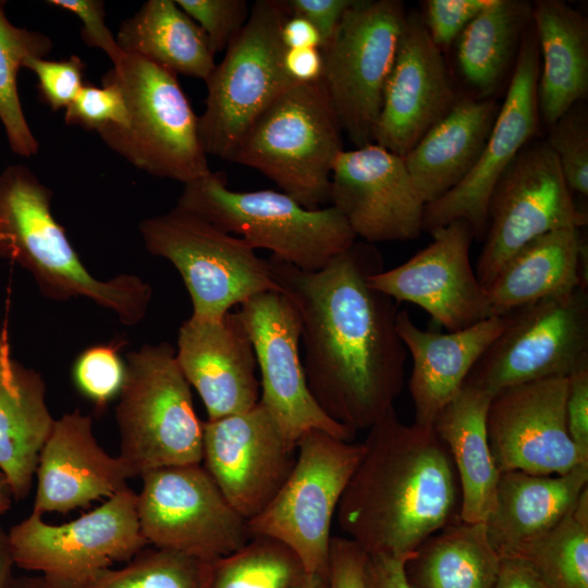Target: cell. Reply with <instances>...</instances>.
Returning a JSON list of instances; mask_svg holds the SVG:
<instances>
[{
  "label": "cell",
  "instance_id": "cell-1",
  "mask_svg": "<svg viewBox=\"0 0 588 588\" xmlns=\"http://www.w3.org/2000/svg\"><path fill=\"white\" fill-rule=\"evenodd\" d=\"M268 261L299 317L314 400L335 422L355 432L369 429L394 408L407 354L396 330V302L369 283L384 270L381 253L356 240L318 271L272 256Z\"/></svg>",
  "mask_w": 588,
  "mask_h": 588
},
{
  "label": "cell",
  "instance_id": "cell-2",
  "mask_svg": "<svg viewBox=\"0 0 588 588\" xmlns=\"http://www.w3.org/2000/svg\"><path fill=\"white\" fill-rule=\"evenodd\" d=\"M368 430L336 522L367 554L412 559L427 538L461 520L452 458L432 427L406 425L394 408Z\"/></svg>",
  "mask_w": 588,
  "mask_h": 588
},
{
  "label": "cell",
  "instance_id": "cell-3",
  "mask_svg": "<svg viewBox=\"0 0 588 588\" xmlns=\"http://www.w3.org/2000/svg\"><path fill=\"white\" fill-rule=\"evenodd\" d=\"M51 191L24 166L0 174V257L19 264L48 297H85L127 326L142 321L152 290L140 278H95L83 265L51 212Z\"/></svg>",
  "mask_w": 588,
  "mask_h": 588
},
{
  "label": "cell",
  "instance_id": "cell-4",
  "mask_svg": "<svg viewBox=\"0 0 588 588\" xmlns=\"http://www.w3.org/2000/svg\"><path fill=\"white\" fill-rule=\"evenodd\" d=\"M176 207L304 271H318L356 240L332 206L307 209L282 192H236L222 173L184 184Z\"/></svg>",
  "mask_w": 588,
  "mask_h": 588
},
{
  "label": "cell",
  "instance_id": "cell-5",
  "mask_svg": "<svg viewBox=\"0 0 588 588\" xmlns=\"http://www.w3.org/2000/svg\"><path fill=\"white\" fill-rule=\"evenodd\" d=\"M342 128L322 79L294 84L258 117L232 162L253 168L307 209L330 200Z\"/></svg>",
  "mask_w": 588,
  "mask_h": 588
},
{
  "label": "cell",
  "instance_id": "cell-6",
  "mask_svg": "<svg viewBox=\"0 0 588 588\" xmlns=\"http://www.w3.org/2000/svg\"><path fill=\"white\" fill-rule=\"evenodd\" d=\"M102 79L119 86L127 109L124 126L97 132L109 148L151 175L184 184L211 172L198 117L175 74L124 53Z\"/></svg>",
  "mask_w": 588,
  "mask_h": 588
},
{
  "label": "cell",
  "instance_id": "cell-7",
  "mask_svg": "<svg viewBox=\"0 0 588 588\" xmlns=\"http://www.w3.org/2000/svg\"><path fill=\"white\" fill-rule=\"evenodd\" d=\"M115 418L119 456L134 477L161 467L201 464L204 422L171 344H145L127 355Z\"/></svg>",
  "mask_w": 588,
  "mask_h": 588
},
{
  "label": "cell",
  "instance_id": "cell-8",
  "mask_svg": "<svg viewBox=\"0 0 588 588\" xmlns=\"http://www.w3.org/2000/svg\"><path fill=\"white\" fill-rule=\"evenodd\" d=\"M289 13L281 0H258L225 48L207 86L199 135L208 155L231 161L258 117L286 88L296 84L285 73L281 27Z\"/></svg>",
  "mask_w": 588,
  "mask_h": 588
},
{
  "label": "cell",
  "instance_id": "cell-9",
  "mask_svg": "<svg viewBox=\"0 0 588 588\" xmlns=\"http://www.w3.org/2000/svg\"><path fill=\"white\" fill-rule=\"evenodd\" d=\"M146 249L169 260L181 274L198 319H219L250 297L278 291L268 259L243 238L174 207L144 220Z\"/></svg>",
  "mask_w": 588,
  "mask_h": 588
},
{
  "label": "cell",
  "instance_id": "cell-10",
  "mask_svg": "<svg viewBox=\"0 0 588 588\" xmlns=\"http://www.w3.org/2000/svg\"><path fill=\"white\" fill-rule=\"evenodd\" d=\"M364 452L362 443L308 430L297 441V455L287 479L255 517L253 536H267L289 547L306 574L324 576L331 525L338 505Z\"/></svg>",
  "mask_w": 588,
  "mask_h": 588
},
{
  "label": "cell",
  "instance_id": "cell-11",
  "mask_svg": "<svg viewBox=\"0 0 588 588\" xmlns=\"http://www.w3.org/2000/svg\"><path fill=\"white\" fill-rule=\"evenodd\" d=\"M405 16L397 0H354L321 48V79L342 132L356 148L375 143Z\"/></svg>",
  "mask_w": 588,
  "mask_h": 588
},
{
  "label": "cell",
  "instance_id": "cell-12",
  "mask_svg": "<svg viewBox=\"0 0 588 588\" xmlns=\"http://www.w3.org/2000/svg\"><path fill=\"white\" fill-rule=\"evenodd\" d=\"M507 322L465 384L492 397L535 380L568 377L588 367V290L543 298L506 314Z\"/></svg>",
  "mask_w": 588,
  "mask_h": 588
},
{
  "label": "cell",
  "instance_id": "cell-13",
  "mask_svg": "<svg viewBox=\"0 0 588 588\" xmlns=\"http://www.w3.org/2000/svg\"><path fill=\"white\" fill-rule=\"evenodd\" d=\"M140 477L136 509L148 544L212 563L253 537L248 520L200 464L161 467Z\"/></svg>",
  "mask_w": 588,
  "mask_h": 588
},
{
  "label": "cell",
  "instance_id": "cell-14",
  "mask_svg": "<svg viewBox=\"0 0 588 588\" xmlns=\"http://www.w3.org/2000/svg\"><path fill=\"white\" fill-rule=\"evenodd\" d=\"M587 222V212L576 206L547 140L529 142L492 193L475 269L479 282L487 289L501 267L532 240Z\"/></svg>",
  "mask_w": 588,
  "mask_h": 588
},
{
  "label": "cell",
  "instance_id": "cell-15",
  "mask_svg": "<svg viewBox=\"0 0 588 588\" xmlns=\"http://www.w3.org/2000/svg\"><path fill=\"white\" fill-rule=\"evenodd\" d=\"M15 566L50 579H72L133 559L145 549L136 493L130 488L62 525L33 513L8 532Z\"/></svg>",
  "mask_w": 588,
  "mask_h": 588
},
{
  "label": "cell",
  "instance_id": "cell-16",
  "mask_svg": "<svg viewBox=\"0 0 588 588\" xmlns=\"http://www.w3.org/2000/svg\"><path fill=\"white\" fill-rule=\"evenodd\" d=\"M539 69V49L531 22L524 34L505 98L476 164L454 188L425 205L422 232L430 234L462 220L470 226L474 238L483 241L492 193L538 130Z\"/></svg>",
  "mask_w": 588,
  "mask_h": 588
},
{
  "label": "cell",
  "instance_id": "cell-17",
  "mask_svg": "<svg viewBox=\"0 0 588 588\" xmlns=\"http://www.w3.org/2000/svg\"><path fill=\"white\" fill-rule=\"evenodd\" d=\"M237 314L260 369L259 402L284 437L297 445L305 432L317 429L353 441L356 432L328 417L308 390L299 353V317L290 298L278 291L264 292L241 304Z\"/></svg>",
  "mask_w": 588,
  "mask_h": 588
},
{
  "label": "cell",
  "instance_id": "cell-18",
  "mask_svg": "<svg viewBox=\"0 0 588 588\" xmlns=\"http://www.w3.org/2000/svg\"><path fill=\"white\" fill-rule=\"evenodd\" d=\"M566 377L507 388L495 394L487 414V433L500 473L565 475L586 457L566 424Z\"/></svg>",
  "mask_w": 588,
  "mask_h": 588
},
{
  "label": "cell",
  "instance_id": "cell-19",
  "mask_svg": "<svg viewBox=\"0 0 588 588\" xmlns=\"http://www.w3.org/2000/svg\"><path fill=\"white\" fill-rule=\"evenodd\" d=\"M296 455L297 445L284 437L260 402L244 413L204 422V467L247 520L274 498Z\"/></svg>",
  "mask_w": 588,
  "mask_h": 588
},
{
  "label": "cell",
  "instance_id": "cell-20",
  "mask_svg": "<svg viewBox=\"0 0 588 588\" xmlns=\"http://www.w3.org/2000/svg\"><path fill=\"white\" fill-rule=\"evenodd\" d=\"M329 201L357 238L373 245L413 241L422 232L425 203L403 157L376 143L339 155Z\"/></svg>",
  "mask_w": 588,
  "mask_h": 588
},
{
  "label": "cell",
  "instance_id": "cell-21",
  "mask_svg": "<svg viewBox=\"0 0 588 588\" xmlns=\"http://www.w3.org/2000/svg\"><path fill=\"white\" fill-rule=\"evenodd\" d=\"M430 235L433 241L407 261L370 275V285L396 303L421 307L450 332L489 318L487 290L470 264V226L458 220Z\"/></svg>",
  "mask_w": 588,
  "mask_h": 588
},
{
  "label": "cell",
  "instance_id": "cell-22",
  "mask_svg": "<svg viewBox=\"0 0 588 588\" xmlns=\"http://www.w3.org/2000/svg\"><path fill=\"white\" fill-rule=\"evenodd\" d=\"M457 100L443 51L432 42L420 13L406 12L375 143L404 157Z\"/></svg>",
  "mask_w": 588,
  "mask_h": 588
},
{
  "label": "cell",
  "instance_id": "cell-23",
  "mask_svg": "<svg viewBox=\"0 0 588 588\" xmlns=\"http://www.w3.org/2000/svg\"><path fill=\"white\" fill-rule=\"evenodd\" d=\"M177 365L198 392L208 419L244 413L260 400L253 343L237 314L185 320L177 336Z\"/></svg>",
  "mask_w": 588,
  "mask_h": 588
},
{
  "label": "cell",
  "instance_id": "cell-24",
  "mask_svg": "<svg viewBox=\"0 0 588 588\" xmlns=\"http://www.w3.org/2000/svg\"><path fill=\"white\" fill-rule=\"evenodd\" d=\"M33 513L66 514L128 488L134 478L120 456L97 442L93 420L78 409L54 420L39 454Z\"/></svg>",
  "mask_w": 588,
  "mask_h": 588
},
{
  "label": "cell",
  "instance_id": "cell-25",
  "mask_svg": "<svg viewBox=\"0 0 588 588\" xmlns=\"http://www.w3.org/2000/svg\"><path fill=\"white\" fill-rule=\"evenodd\" d=\"M506 322V315L491 316L466 329L441 333L421 330L407 311H397L396 330L413 358L408 390L415 424L432 427Z\"/></svg>",
  "mask_w": 588,
  "mask_h": 588
},
{
  "label": "cell",
  "instance_id": "cell-26",
  "mask_svg": "<svg viewBox=\"0 0 588 588\" xmlns=\"http://www.w3.org/2000/svg\"><path fill=\"white\" fill-rule=\"evenodd\" d=\"M588 487V464L565 475L500 473L487 538L501 560H525Z\"/></svg>",
  "mask_w": 588,
  "mask_h": 588
},
{
  "label": "cell",
  "instance_id": "cell-27",
  "mask_svg": "<svg viewBox=\"0 0 588 588\" xmlns=\"http://www.w3.org/2000/svg\"><path fill=\"white\" fill-rule=\"evenodd\" d=\"M37 371L17 362L5 329L0 331V470L15 500L33 486L39 454L54 420Z\"/></svg>",
  "mask_w": 588,
  "mask_h": 588
},
{
  "label": "cell",
  "instance_id": "cell-28",
  "mask_svg": "<svg viewBox=\"0 0 588 588\" xmlns=\"http://www.w3.org/2000/svg\"><path fill=\"white\" fill-rule=\"evenodd\" d=\"M499 107L490 98L458 99L403 157L425 205L450 192L471 171Z\"/></svg>",
  "mask_w": 588,
  "mask_h": 588
},
{
  "label": "cell",
  "instance_id": "cell-29",
  "mask_svg": "<svg viewBox=\"0 0 588 588\" xmlns=\"http://www.w3.org/2000/svg\"><path fill=\"white\" fill-rule=\"evenodd\" d=\"M587 245L579 229L546 233L520 248L487 290L491 316H504L534 302L587 287L583 271Z\"/></svg>",
  "mask_w": 588,
  "mask_h": 588
},
{
  "label": "cell",
  "instance_id": "cell-30",
  "mask_svg": "<svg viewBox=\"0 0 588 588\" xmlns=\"http://www.w3.org/2000/svg\"><path fill=\"white\" fill-rule=\"evenodd\" d=\"M540 69L539 114L550 126L588 94V22L560 0L532 4Z\"/></svg>",
  "mask_w": 588,
  "mask_h": 588
},
{
  "label": "cell",
  "instance_id": "cell-31",
  "mask_svg": "<svg viewBox=\"0 0 588 588\" xmlns=\"http://www.w3.org/2000/svg\"><path fill=\"white\" fill-rule=\"evenodd\" d=\"M491 400L464 383L432 425L452 458L461 490L460 518L466 523H485L494 505L500 471L487 433Z\"/></svg>",
  "mask_w": 588,
  "mask_h": 588
},
{
  "label": "cell",
  "instance_id": "cell-32",
  "mask_svg": "<svg viewBox=\"0 0 588 588\" xmlns=\"http://www.w3.org/2000/svg\"><path fill=\"white\" fill-rule=\"evenodd\" d=\"M115 40L124 53L140 57L175 75L206 81L216 66L206 34L175 0L144 3L121 24Z\"/></svg>",
  "mask_w": 588,
  "mask_h": 588
},
{
  "label": "cell",
  "instance_id": "cell-33",
  "mask_svg": "<svg viewBox=\"0 0 588 588\" xmlns=\"http://www.w3.org/2000/svg\"><path fill=\"white\" fill-rule=\"evenodd\" d=\"M532 4L490 0L456 39V60L464 81L478 98H489L515 65Z\"/></svg>",
  "mask_w": 588,
  "mask_h": 588
},
{
  "label": "cell",
  "instance_id": "cell-34",
  "mask_svg": "<svg viewBox=\"0 0 588 588\" xmlns=\"http://www.w3.org/2000/svg\"><path fill=\"white\" fill-rule=\"evenodd\" d=\"M500 564L485 524L458 520L427 538L406 573L416 588H494Z\"/></svg>",
  "mask_w": 588,
  "mask_h": 588
},
{
  "label": "cell",
  "instance_id": "cell-35",
  "mask_svg": "<svg viewBox=\"0 0 588 588\" xmlns=\"http://www.w3.org/2000/svg\"><path fill=\"white\" fill-rule=\"evenodd\" d=\"M210 564L146 547L120 568H102L72 579L45 578L53 588H206Z\"/></svg>",
  "mask_w": 588,
  "mask_h": 588
},
{
  "label": "cell",
  "instance_id": "cell-36",
  "mask_svg": "<svg viewBox=\"0 0 588 588\" xmlns=\"http://www.w3.org/2000/svg\"><path fill=\"white\" fill-rule=\"evenodd\" d=\"M305 574L284 543L253 536L242 548L210 564L206 588H295Z\"/></svg>",
  "mask_w": 588,
  "mask_h": 588
},
{
  "label": "cell",
  "instance_id": "cell-37",
  "mask_svg": "<svg viewBox=\"0 0 588 588\" xmlns=\"http://www.w3.org/2000/svg\"><path fill=\"white\" fill-rule=\"evenodd\" d=\"M52 49L46 35L10 23L0 4V120L13 152L36 155L39 144L25 119L16 76L27 58H45Z\"/></svg>",
  "mask_w": 588,
  "mask_h": 588
},
{
  "label": "cell",
  "instance_id": "cell-38",
  "mask_svg": "<svg viewBox=\"0 0 588 588\" xmlns=\"http://www.w3.org/2000/svg\"><path fill=\"white\" fill-rule=\"evenodd\" d=\"M524 561L549 588H588V487Z\"/></svg>",
  "mask_w": 588,
  "mask_h": 588
},
{
  "label": "cell",
  "instance_id": "cell-39",
  "mask_svg": "<svg viewBox=\"0 0 588 588\" xmlns=\"http://www.w3.org/2000/svg\"><path fill=\"white\" fill-rule=\"evenodd\" d=\"M547 143L572 193L588 195V110L584 101L573 106L549 126Z\"/></svg>",
  "mask_w": 588,
  "mask_h": 588
},
{
  "label": "cell",
  "instance_id": "cell-40",
  "mask_svg": "<svg viewBox=\"0 0 588 588\" xmlns=\"http://www.w3.org/2000/svg\"><path fill=\"white\" fill-rule=\"evenodd\" d=\"M73 377L82 393L103 407L120 394L125 378L118 346L96 345L85 350L74 364Z\"/></svg>",
  "mask_w": 588,
  "mask_h": 588
},
{
  "label": "cell",
  "instance_id": "cell-41",
  "mask_svg": "<svg viewBox=\"0 0 588 588\" xmlns=\"http://www.w3.org/2000/svg\"><path fill=\"white\" fill-rule=\"evenodd\" d=\"M64 120L70 125L96 132L107 126H124L127 123L124 96L110 81L102 79V87L84 84L65 109Z\"/></svg>",
  "mask_w": 588,
  "mask_h": 588
},
{
  "label": "cell",
  "instance_id": "cell-42",
  "mask_svg": "<svg viewBox=\"0 0 588 588\" xmlns=\"http://www.w3.org/2000/svg\"><path fill=\"white\" fill-rule=\"evenodd\" d=\"M206 34L215 54L225 50L244 27L250 8L245 0H175Z\"/></svg>",
  "mask_w": 588,
  "mask_h": 588
},
{
  "label": "cell",
  "instance_id": "cell-43",
  "mask_svg": "<svg viewBox=\"0 0 588 588\" xmlns=\"http://www.w3.org/2000/svg\"><path fill=\"white\" fill-rule=\"evenodd\" d=\"M23 66L37 76L40 97L52 111L66 109L85 84V65L77 56L61 61L27 58Z\"/></svg>",
  "mask_w": 588,
  "mask_h": 588
},
{
  "label": "cell",
  "instance_id": "cell-44",
  "mask_svg": "<svg viewBox=\"0 0 588 588\" xmlns=\"http://www.w3.org/2000/svg\"><path fill=\"white\" fill-rule=\"evenodd\" d=\"M490 0H428L420 13L432 42L443 51L450 47Z\"/></svg>",
  "mask_w": 588,
  "mask_h": 588
},
{
  "label": "cell",
  "instance_id": "cell-45",
  "mask_svg": "<svg viewBox=\"0 0 588 588\" xmlns=\"http://www.w3.org/2000/svg\"><path fill=\"white\" fill-rule=\"evenodd\" d=\"M367 553L346 537H331L322 588H366Z\"/></svg>",
  "mask_w": 588,
  "mask_h": 588
},
{
  "label": "cell",
  "instance_id": "cell-46",
  "mask_svg": "<svg viewBox=\"0 0 588 588\" xmlns=\"http://www.w3.org/2000/svg\"><path fill=\"white\" fill-rule=\"evenodd\" d=\"M48 4L75 14L82 22V38L89 46L101 49L112 61L118 63L124 52L115 37L105 23V4L100 0H49Z\"/></svg>",
  "mask_w": 588,
  "mask_h": 588
},
{
  "label": "cell",
  "instance_id": "cell-47",
  "mask_svg": "<svg viewBox=\"0 0 588 588\" xmlns=\"http://www.w3.org/2000/svg\"><path fill=\"white\" fill-rule=\"evenodd\" d=\"M566 424L569 437L588 457V367L567 377Z\"/></svg>",
  "mask_w": 588,
  "mask_h": 588
},
{
  "label": "cell",
  "instance_id": "cell-48",
  "mask_svg": "<svg viewBox=\"0 0 588 588\" xmlns=\"http://www.w3.org/2000/svg\"><path fill=\"white\" fill-rule=\"evenodd\" d=\"M290 15L309 21L319 32L323 46L338 28L354 0H281Z\"/></svg>",
  "mask_w": 588,
  "mask_h": 588
},
{
  "label": "cell",
  "instance_id": "cell-49",
  "mask_svg": "<svg viewBox=\"0 0 588 588\" xmlns=\"http://www.w3.org/2000/svg\"><path fill=\"white\" fill-rule=\"evenodd\" d=\"M411 559L367 554L366 588H416L408 579L406 563Z\"/></svg>",
  "mask_w": 588,
  "mask_h": 588
},
{
  "label": "cell",
  "instance_id": "cell-50",
  "mask_svg": "<svg viewBox=\"0 0 588 588\" xmlns=\"http://www.w3.org/2000/svg\"><path fill=\"white\" fill-rule=\"evenodd\" d=\"M283 66L287 76L296 84H307L321 79L323 59L321 49H285Z\"/></svg>",
  "mask_w": 588,
  "mask_h": 588
},
{
  "label": "cell",
  "instance_id": "cell-51",
  "mask_svg": "<svg viewBox=\"0 0 588 588\" xmlns=\"http://www.w3.org/2000/svg\"><path fill=\"white\" fill-rule=\"evenodd\" d=\"M494 588H549L535 568L518 559L501 560Z\"/></svg>",
  "mask_w": 588,
  "mask_h": 588
},
{
  "label": "cell",
  "instance_id": "cell-52",
  "mask_svg": "<svg viewBox=\"0 0 588 588\" xmlns=\"http://www.w3.org/2000/svg\"><path fill=\"white\" fill-rule=\"evenodd\" d=\"M281 40L285 49L323 47V40L316 27L299 15H287L281 27Z\"/></svg>",
  "mask_w": 588,
  "mask_h": 588
},
{
  "label": "cell",
  "instance_id": "cell-53",
  "mask_svg": "<svg viewBox=\"0 0 588 588\" xmlns=\"http://www.w3.org/2000/svg\"><path fill=\"white\" fill-rule=\"evenodd\" d=\"M14 566L9 535L0 526V588H10Z\"/></svg>",
  "mask_w": 588,
  "mask_h": 588
},
{
  "label": "cell",
  "instance_id": "cell-54",
  "mask_svg": "<svg viewBox=\"0 0 588 588\" xmlns=\"http://www.w3.org/2000/svg\"><path fill=\"white\" fill-rule=\"evenodd\" d=\"M10 588H53L44 576L13 578Z\"/></svg>",
  "mask_w": 588,
  "mask_h": 588
},
{
  "label": "cell",
  "instance_id": "cell-55",
  "mask_svg": "<svg viewBox=\"0 0 588 588\" xmlns=\"http://www.w3.org/2000/svg\"><path fill=\"white\" fill-rule=\"evenodd\" d=\"M13 499L14 497L7 477L0 470V514H3L11 507Z\"/></svg>",
  "mask_w": 588,
  "mask_h": 588
},
{
  "label": "cell",
  "instance_id": "cell-56",
  "mask_svg": "<svg viewBox=\"0 0 588 588\" xmlns=\"http://www.w3.org/2000/svg\"><path fill=\"white\" fill-rule=\"evenodd\" d=\"M322 576L305 574L295 588H322Z\"/></svg>",
  "mask_w": 588,
  "mask_h": 588
}]
</instances>
